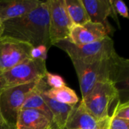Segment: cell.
Wrapping results in <instances>:
<instances>
[{"mask_svg": "<svg viewBox=\"0 0 129 129\" xmlns=\"http://www.w3.org/2000/svg\"><path fill=\"white\" fill-rule=\"evenodd\" d=\"M2 36H8L26 42L33 48L51 46L49 36V16L48 1L41 4L28 14L3 22Z\"/></svg>", "mask_w": 129, "mask_h": 129, "instance_id": "obj_1", "label": "cell"}, {"mask_svg": "<svg viewBox=\"0 0 129 129\" xmlns=\"http://www.w3.org/2000/svg\"><path fill=\"white\" fill-rule=\"evenodd\" d=\"M72 62L78 76L82 98L98 82L110 81L116 85L125 81L128 82V60L118 54L92 63H85L78 60Z\"/></svg>", "mask_w": 129, "mask_h": 129, "instance_id": "obj_2", "label": "cell"}, {"mask_svg": "<svg viewBox=\"0 0 129 129\" xmlns=\"http://www.w3.org/2000/svg\"><path fill=\"white\" fill-rule=\"evenodd\" d=\"M52 45L65 51L72 61L78 60L85 63H92L117 54L114 48L113 40L109 36L90 44L78 45L73 44L67 39L58 41Z\"/></svg>", "mask_w": 129, "mask_h": 129, "instance_id": "obj_3", "label": "cell"}, {"mask_svg": "<svg viewBox=\"0 0 129 129\" xmlns=\"http://www.w3.org/2000/svg\"><path fill=\"white\" fill-rule=\"evenodd\" d=\"M48 73L45 61L28 59L0 73V91L39 81Z\"/></svg>", "mask_w": 129, "mask_h": 129, "instance_id": "obj_4", "label": "cell"}, {"mask_svg": "<svg viewBox=\"0 0 129 129\" xmlns=\"http://www.w3.org/2000/svg\"><path fill=\"white\" fill-rule=\"evenodd\" d=\"M119 91L116 85L110 81L97 83L81 102L87 111L97 120H103L110 116L109 109L119 98Z\"/></svg>", "mask_w": 129, "mask_h": 129, "instance_id": "obj_5", "label": "cell"}, {"mask_svg": "<svg viewBox=\"0 0 129 129\" xmlns=\"http://www.w3.org/2000/svg\"><path fill=\"white\" fill-rule=\"evenodd\" d=\"M39 81L0 91V113L5 122L11 126L16 128L18 112L26 96L36 86Z\"/></svg>", "mask_w": 129, "mask_h": 129, "instance_id": "obj_6", "label": "cell"}, {"mask_svg": "<svg viewBox=\"0 0 129 129\" xmlns=\"http://www.w3.org/2000/svg\"><path fill=\"white\" fill-rule=\"evenodd\" d=\"M49 36L51 45L69 39L73 23L68 14L64 0H48Z\"/></svg>", "mask_w": 129, "mask_h": 129, "instance_id": "obj_7", "label": "cell"}, {"mask_svg": "<svg viewBox=\"0 0 129 129\" xmlns=\"http://www.w3.org/2000/svg\"><path fill=\"white\" fill-rule=\"evenodd\" d=\"M33 46L17 39L2 36L0 38V73L31 59Z\"/></svg>", "mask_w": 129, "mask_h": 129, "instance_id": "obj_8", "label": "cell"}, {"mask_svg": "<svg viewBox=\"0 0 129 129\" xmlns=\"http://www.w3.org/2000/svg\"><path fill=\"white\" fill-rule=\"evenodd\" d=\"M110 122V116L103 120H97L80 102L73 109L65 129H109Z\"/></svg>", "mask_w": 129, "mask_h": 129, "instance_id": "obj_9", "label": "cell"}, {"mask_svg": "<svg viewBox=\"0 0 129 129\" xmlns=\"http://www.w3.org/2000/svg\"><path fill=\"white\" fill-rule=\"evenodd\" d=\"M110 34L105 26L101 23L88 21L83 25H73L69 40L75 45L90 44L104 39Z\"/></svg>", "mask_w": 129, "mask_h": 129, "instance_id": "obj_10", "label": "cell"}, {"mask_svg": "<svg viewBox=\"0 0 129 129\" xmlns=\"http://www.w3.org/2000/svg\"><path fill=\"white\" fill-rule=\"evenodd\" d=\"M89 17L90 21L104 25L109 34L112 33L113 27L108 22V17H112L119 23L111 0H82Z\"/></svg>", "mask_w": 129, "mask_h": 129, "instance_id": "obj_11", "label": "cell"}, {"mask_svg": "<svg viewBox=\"0 0 129 129\" xmlns=\"http://www.w3.org/2000/svg\"><path fill=\"white\" fill-rule=\"evenodd\" d=\"M16 129H55L53 122L41 111L33 109L19 110Z\"/></svg>", "mask_w": 129, "mask_h": 129, "instance_id": "obj_12", "label": "cell"}, {"mask_svg": "<svg viewBox=\"0 0 129 129\" xmlns=\"http://www.w3.org/2000/svg\"><path fill=\"white\" fill-rule=\"evenodd\" d=\"M40 0H2L0 1V19L2 22L22 17L41 4Z\"/></svg>", "mask_w": 129, "mask_h": 129, "instance_id": "obj_13", "label": "cell"}, {"mask_svg": "<svg viewBox=\"0 0 129 129\" xmlns=\"http://www.w3.org/2000/svg\"><path fill=\"white\" fill-rule=\"evenodd\" d=\"M48 87V85L46 83L45 77L40 79L36 86L26 96L21 109H33L39 110L53 122L52 114L42 96V91Z\"/></svg>", "mask_w": 129, "mask_h": 129, "instance_id": "obj_14", "label": "cell"}, {"mask_svg": "<svg viewBox=\"0 0 129 129\" xmlns=\"http://www.w3.org/2000/svg\"><path fill=\"white\" fill-rule=\"evenodd\" d=\"M45 89L42 91V96L52 114L54 127L55 129H65L67 119L76 105L72 106L57 102V101L47 96L44 93V91Z\"/></svg>", "mask_w": 129, "mask_h": 129, "instance_id": "obj_15", "label": "cell"}, {"mask_svg": "<svg viewBox=\"0 0 129 129\" xmlns=\"http://www.w3.org/2000/svg\"><path fill=\"white\" fill-rule=\"evenodd\" d=\"M68 14L73 25H83L90 21L82 0H64Z\"/></svg>", "mask_w": 129, "mask_h": 129, "instance_id": "obj_16", "label": "cell"}, {"mask_svg": "<svg viewBox=\"0 0 129 129\" xmlns=\"http://www.w3.org/2000/svg\"><path fill=\"white\" fill-rule=\"evenodd\" d=\"M44 93L59 103L72 106H75L79 103V98L76 92L67 85L58 88L48 87L44 91Z\"/></svg>", "mask_w": 129, "mask_h": 129, "instance_id": "obj_17", "label": "cell"}, {"mask_svg": "<svg viewBox=\"0 0 129 129\" xmlns=\"http://www.w3.org/2000/svg\"><path fill=\"white\" fill-rule=\"evenodd\" d=\"M110 116L113 118H119V119L129 120L128 102L120 103V101H118L116 107H115L114 111Z\"/></svg>", "mask_w": 129, "mask_h": 129, "instance_id": "obj_18", "label": "cell"}, {"mask_svg": "<svg viewBox=\"0 0 129 129\" xmlns=\"http://www.w3.org/2000/svg\"><path fill=\"white\" fill-rule=\"evenodd\" d=\"M45 81L47 85L52 88H58L66 85V83L61 76L58 75L51 74L48 72L45 76Z\"/></svg>", "mask_w": 129, "mask_h": 129, "instance_id": "obj_19", "label": "cell"}, {"mask_svg": "<svg viewBox=\"0 0 129 129\" xmlns=\"http://www.w3.org/2000/svg\"><path fill=\"white\" fill-rule=\"evenodd\" d=\"M47 47L44 45H39L35 48H33L31 51V57L33 59H39L43 61L46 60L47 53H48Z\"/></svg>", "mask_w": 129, "mask_h": 129, "instance_id": "obj_20", "label": "cell"}, {"mask_svg": "<svg viewBox=\"0 0 129 129\" xmlns=\"http://www.w3.org/2000/svg\"><path fill=\"white\" fill-rule=\"evenodd\" d=\"M111 3L116 14H119L125 18L128 17V8L124 2L120 0H111Z\"/></svg>", "mask_w": 129, "mask_h": 129, "instance_id": "obj_21", "label": "cell"}, {"mask_svg": "<svg viewBox=\"0 0 129 129\" xmlns=\"http://www.w3.org/2000/svg\"><path fill=\"white\" fill-rule=\"evenodd\" d=\"M109 129H129V120L110 116Z\"/></svg>", "mask_w": 129, "mask_h": 129, "instance_id": "obj_22", "label": "cell"}, {"mask_svg": "<svg viewBox=\"0 0 129 129\" xmlns=\"http://www.w3.org/2000/svg\"><path fill=\"white\" fill-rule=\"evenodd\" d=\"M0 129H16L15 128L11 126L9 124H8L5 120L3 119L2 116L0 113Z\"/></svg>", "mask_w": 129, "mask_h": 129, "instance_id": "obj_23", "label": "cell"}, {"mask_svg": "<svg viewBox=\"0 0 129 129\" xmlns=\"http://www.w3.org/2000/svg\"><path fill=\"white\" fill-rule=\"evenodd\" d=\"M3 31H4V25H3V22L0 19V38L2 36Z\"/></svg>", "mask_w": 129, "mask_h": 129, "instance_id": "obj_24", "label": "cell"}]
</instances>
